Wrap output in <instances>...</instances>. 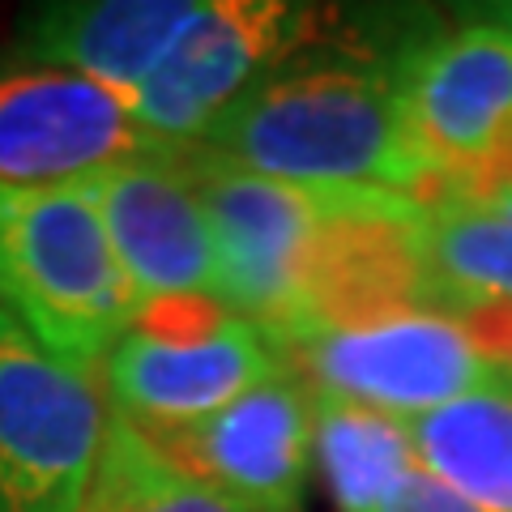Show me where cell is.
<instances>
[{
	"label": "cell",
	"mask_w": 512,
	"mask_h": 512,
	"mask_svg": "<svg viewBox=\"0 0 512 512\" xmlns=\"http://www.w3.org/2000/svg\"><path fill=\"white\" fill-rule=\"evenodd\" d=\"M218 244V299L274 346L393 308H427L419 201L320 192L265 180L205 150H184Z\"/></svg>",
	"instance_id": "6da1fadb"
},
{
	"label": "cell",
	"mask_w": 512,
	"mask_h": 512,
	"mask_svg": "<svg viewBox=\"0 0 512 512\" xmlns=\"http://www.w3.org/2000/svg\"><path fill=\"white\" fill-rule=\"evenodd\" d=\"M231 167L320 192H436L410 133L393 56L299 52L244 94L201 146Z\"/></svg>",
	"instance_id": "7a4b0ae2"
},
{
	"label": "cell",
	"mask_w": 512,
	"mask_h": 512,
	"mask_svg": "<svg viewBox=\"0 0 512 512\" xmlns=\"http://www.w3.org/2000/svg\"><path fill=\"white\" fill-rule=\"evenodd\" d=\"M0 312L60 367L99 384L137 295L82 184H0Z\"/></svg>",
	"instance_id": "3957f363"
},
{
	"label": "cell",
	"mask_w": 512,
	"mask_h": 512,
	"mask_svg": "<svg viewBox=\"0 0 512 512\" xmlns=\"http://www.w3.org/2000/svg\"><path fill=\"white\" fill-rule=\"evenodd\" d=\"M286 372L265 329L222 299L141 303L103 363L99 393L141 436L184 427Z\"/></svg>",
	"instance_id": "277c9868"
},
{
	"label": "cell",
	"mask_w": 512,
	"mask_h": 512,
	"mask_svg": "<svg viewBox=\"0 0 512 512\" xmlns=\"http://www.w3.org/2000/svg\"><path fill=\"white\" fill-rule=\"evenodd\" d=\"M282 363L316 397L406 423L470 393L495 372L470 329L436 308H393L308 333L282 346Z\"/></svg>",
	"instance_id": "5b68a950"
},
{
	"label": "cell",
	"mask_w": 512,
	"mask_h": 512,
	"mask_svg": "<svg viewBox=\"0 0 512 512\" xmlns=\"http://www.w3.org/2000/svg\"><path fill=\"white\" fill-rule=\"evenodd\" d=\"M329 9L291 0H205L197 26L128 107L167 150H192L274 69L312 47Z\"/></svg>",
	"instance_id": "8992f818"
},
{
	"label": "cell",
	"mask_w": 512,
	"mask_h": 512,
	"mask_svg": "<svg viewBox=\"0 0 512 512\" xmlns=\"http://www.w3.org/2000/svg\"><path fill=\"white\" fill-rule=\"evenodd\" d=\"M103 431L99 384L0 312V512H82Z\"/></svg>",
	"instance_id": "52a82bcc"
},
{
	"label": "cell",
	"mask_w": 512,
	"mask_h": 512,
	"mask_svg": "<svg viewBox=\"0 0 512 512\" xmlns=\"http://www.w3.org/2000/svg\"><path fill=\"white\" fill-rule=\"evenodd\" d=\"M393 77L436 192L512 146V39L500 26L466 13L393 52Z\"/></svg>",
	"instance_id": "ba28073f"
},
{
	"label": "cell",
	"mask_w": 512,
	"mask_h": 512,
	"mask_svg": "<svg viewBox=\"0 0 512 512\" xmlns=\"http://www.w3.org/2000/svg\"><path fill=\"white\" fill-rule=\"evenodd\" d=\"M231 512H299L312 466V393L291 367L222 410L146 436Z\"/></svg>",
	"instance_id": "9c48e42d"
},
{
	"label": "cell",
	"mask_w": 512,
	"mask_h": 512,
	"mask_svg": "<svg viewBox=\"0 0 512 512\" xmlns=\"http://www.w3.org/2000/svg\"><path fill=\"white\" fill-rule=\"evenodd\" d=\"M158 150L167 146H158L107 86L64 69L0 64V184H86Z\"/></svg>",
	"instance_id": "30bf717a"
},
{
	"label": "cell",
	"mask_w": 512,
	"mask_h": 512,
	"mask_svg": "<svg viewBox=\"0 0 512 512\" xmlns=\"http://www.w3.org/2000/svg\"><path fill=\"white\" fill-rule=\"evenodd\" d=\"M141 303L218 299V244L184 150H158L82 184Z\"/></svg>",
	"instance_id": "8fae6325"
},
{
	"label": "cell",
	"mask_w": 512,
	"mask_h": 512,
	"mask_svg": "<svg viewBox=\"0 0 512 512\" xmlns=\"http://www.w3.org/2000/svg\"><path fill=\"white\" fill-rule=\"evenodd\" d=\"M205 0H56L18 18L9 60L64 69L128 103L197 26Z\"/></svg>",
	"instance_id": "7c38bea8"
},
{
	"label": "cell",
	"mask_w": 512,
	"mask_h": 512,
	"mask_svg": "<svg viewBox=\"0 0 512 512\" xmlns=\"http://www.w3.org/2000/svg\"><path fill=\"white\" fill-rule=\"evenodd\" d=\"M419 466L487 512H512V376L495 372L410 419Z\"/></svg>",
	"instance_id": "4fadbf2b"
},
{
	"label": "cell",
	"mask_w": 512,
	"mask_h": 512,
	"mask_svg": "<svg viewBox=\"0 0 512 512\" xmlns=\"http://www.w3.org/2000/svg\"><path fill=\"white\" fill-rule=\"evenodd\" d=\"M423 303L466 320L512 308V222L466 201H419Z\"/></svg>",
	"instance_id": "5bb4252c"
},
{
	"label": "cell",
	"mask_w": 512,
	"mask_h": 512,
	"mask_svg": "<svg viewBox=\"0 0 512 512\" xmlns=\"http://www.w3.org/2000/svg\"><path fill=\"white\" fill-rule=\"evenodd\" d=\"M312 466L342 512H380L419 453L406 419L312 393Z\"/></svg>",
	"instance_id": "9a60e30c"
},
{
	"label": "cell",
	"mask_w": 512,
	"mask_h": 512,
	"mask_svg": "<svg viewBox=\"0 0 512 512\" xmlns=\"http://www.w3.org/2000/svg\"><path fill=\"white\" fill-rule=\"evenodd\" d=\"M82 512H231L180 474L133 423L107 410L103 448L94 461Z\"/></svg>",
	"instance_id": "2e32d148"
},
{
	"label": "cell",
	"mask_w": 512,
	"mask_h": 512,
	"mask_svg": "<svg viewBox=\"0 0 512 512\" xmlns=\"http://www.w3.org/2000/svg\"><path fill=\"white\" fill-rule=\"evenodd\" d=\"M436 197H448V201H466V205H478L487 214H500L512 222V146L504 154H495L487 167H478L466 180L440 188ZM431 201V197H427Z\"/></svg>",
	"instance_id": "e0dca14e"
},
{
	"label": "cell",
	"mask_w": 512,
	"mask_h": 512,
	"mask_svg": "<svg viewBox=\"0 0 512 512\" xmlns=\"http://www.w3.org/2000/svg\"><path fill=\"white\" fill-rule=\"evenodd\" d=\"M380 512H487V508H478L461 491L440 483V478H431L423 466H414L406 474V483L397 487L389 500H384Z\"/></svg>",
	"instance_id": "ac0fdd59"
},
{
	"label": "cell",
	"mask_w": 512,
	"mask_h": 512,
	"mask_svg": "<svg viewBox=\"0 0 512 512\" xmlns=\"http://www.w3.org/2000/svg\"><path fill=\"white\" fill-rule=\"evenodd\" d=\"M466 13H474V18H483L491 26H500L504 35L512 39V0H495V5H478V9H466Z\"/></svg>",
	"instance_id": "d6986e66"
},
{
	"label": "cell",
	"mask_w": 512,
	"mask_h": 512,
	"mask_svg": "<svg viewBox=\"0 0 512 512\" xmlns=\"http://www.w3.org/2000/svg\"><path fill=\"white\" fill-rule=\"evenodd\" d=\"M495 367H500V372H508V376H512V329H508V342H504V355H500V363H495Z\"/></svg>",
	"instance_id": "ffe728a7"
}]
</instances>
